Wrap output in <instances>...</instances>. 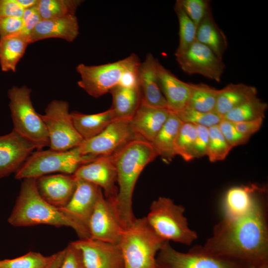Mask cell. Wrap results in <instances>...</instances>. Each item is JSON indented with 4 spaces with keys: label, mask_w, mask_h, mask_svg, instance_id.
Listing matches in <instances>:
<instances>
[{
    "label": "cell",
    "mask_w": 268,
    "mask_h": 268,
    "mask_svg": "<svg viewBox=\"0 0 268 268\" xmlns=\"http://www.w3.org/2000/svg\"><path fill=\"white\" fill-rule=\"evenodd\" d=\"M267 193L261 187L250 209L237 217L223 216L202 245L214 254L247 265L268 263Z\"/></svg>",
    "instance_id": "1"
},
{
    "label": "cell",
    "mask_w": 268,
    "mask_h": 268,
    "mask_svg": "<svg viewBox=\"0 0 268 268\" xmlns=\"http://www.w3.org/2000/svg\"><path fill=\"white\" fill-rule=\"evenodd\" d=\"M111 156L117 170L118 192L115 200L110 201L125 229L136 218L133 211L132 199L137 180L143 169L158 155L150 142L136 139Z\"/></svg>",
    "instance_id": "2"
},
{
    "label": "cell",
    "mask_w": 268,
    "mask_h": 268,
    "mask_svg": "<svg viewBox=\"0 0 268 268\" xmlns=\"http://www.w3.org/2000/svg\"><path fill=\"white\" fill-rule=\"evenodd\" d=\"M8 222L15 227L40 224L57 227H68L75 231L79 239L90 238L87 229L40 196L36 186L35 178L23 179L19 195Z\"/></svg>",
    "instance_id": "3"
},
{
    "label": "cell",
    "mask_w": 268,
    "mask_h": 268,
    "mask_svg": "<svg viewBox=\"0 0 268 268\" xmlns=\"http://www.w3.org/2000/svg\"><path fill=\"white\" fill-rule=\"evenodd\" d=\"M166 242L159 237L146 217L136 218L124 229L118 246L124 268H157V255Z\"/></svg>",
    "instance_id": "4"
},
{
    "label": "cell",
    "mask_w": 268,
    "mask_h": 268,
    "mask_svg": "<svg viewBox=\"0 0 268 268\" xmlns=\"http://www.w3.org/2000/svg\"><path fill=\"white\" fill-rule=\"evenodd\" d=\"M185 211L183 205L176 204L169 198L160 197L152 202L145 217L155 233L164 241L190 246L198 238V234L189 227Z\"/></svg>",
    "instance_id": "5"
},
{
    "label": "cell",
    "mask_w": 268,
    "mask_h": 268,
    "mask_svg": "<svg viewBox=\"0 0 268 268\" xmlns=\"http://www.w3.org/2000/svg\"><path fill=\"white\" fill-rule=\"evenodd\" d=\"M31 90L26 86H14L8 90L9 107L13 130L34 145L37 150L49 147L46 126L31 99Z\"/></svg>",
    "instance_id": "6"
},
{
    "label": "cell",
    "mask_w": 268,
    "mask_h": 268,
    "mask_svg": "<svg viewBox=\"0 0 268 268\" xmlns=\"http://www.w3.org/2000/svg\"><path fill=\"white\" fill-rule=\"evenodd\" d=\"M95 159L91 156L81 155L76 147L62 151L50 148L39 150L27 158L15 173V178L36 179L54 173L72 175L80 166Z\"/></svg>",
    "instance_id": "7"
},
{
    "label": "cell",
    "mask_w": 268,
    "mask_h": 268,
    "mask_svg": "<svg viewBox=\"0 0 268 268\" xmlns=\"http://www.w3.org/2000/svg\"><path fill=\"white\" fill-rule=\"evenodd\" d=\"M157 268H246L242 262L211 253L203 246L197 245L184 253L165 242L156 258Z\"/></svg>",
    "instance_id": "8"
},
{
    "label": "cell",
    "mask_w": 268,
    "mask_h": 268,
    "mask_svg": "<svg viewBox=\"0 0 268 268\" xmlns=\"http://www.w3.org/2000/svg\"><path fill=\"white\" fill-rule=\"evenodd\" d=\"M140 62L137 56L132 54L124 59L101 65L80 64L76 67L81 77L78 85L91 96L99 98L119 85L126 69Z\"/></svg>",
    "instance_id": "9"
},
{
    "label": "cell",
    "mask_w": 268,
    "mask_h": 268,
    "mask_svg": "<svg viewBox=\"0 0 268 268\" xmlns=\"http://www.w3.org/2000/svg\"><path fill=\"white\" fill-rule=\"evenodd\" d=\"M40 116L48 132L50 149L62 151L70 150L83 140L73 126L67 102L51 101L44 114Z\"/></svg>",
    "instance_id": "10"
},
{
    "label": "cell",
    "mask_w": 268,
    "mask_h": 268,
    "mask_svg": "<svg viewBox=\"0 0 268 268\" xmlns=\"http://www.w3.org/2000/svg\"><path fill=\"white\" fill-rule=\"evenodd\" d=\"M136 139L139 138L133 131L130 120L115 119L99 134L83 140L76 147L81 155L96 159L111 156Z\"/></svg>",
    "instance_id": "11"
},
{
    "label": "cell",
    "mask_w": 268,
    "mask_h": 268,
    "mask_svg": "<svg viewBox=\"0 0 268 268\" xmlns=\"http://www.w3.org/2000/svg\"><path fill=\"white\" fill-rule=\"evenodd\" d=\"M175 56L179 66L187 74L220 81L225 64L206 46L195 41L185 52Z\"/></svg>",
    "instance_id": "12"
},
{
    "label": "cell",
    "mask_w": 268,
    "mask_h": 268,
    "mask_svg": "<svg viewBox=\"0 0 268 268\" xmlns=\"http://www.w3.org/2000/svg\"><path fill=\"white\" fill-rule=\"evenodd\" d=\"M88 229L90 238L116 244H118L124 230L112 202L104 197L102 190L90 216Z\"/></svg>",
    "instance_id": "13"
},
{
    "label": "cell",
    "mask_w": 268,
    "mask_h": 268,
    "mask_svg": "<svg viewBox=\"0 0 268 268\" xmlns=\"http://www.w3.org/2000/svg\"><path fill=\"white\" fill-rule=\"evenodd\" d=\"M79 251L85 268H124L118 244L91 238L70 242Z\"/></svg>",
    "instance_id": "14"
},
{
    "label": "cell",
    "mask_w": 268,
    "mask_h": 268,
    "mask_svg": "<svg viewBox=\"0 0 268 268\" xmlns=\"http://www.w3.org/2000/svg\"><path fill=\"white\" fill-rule=\"evenodd\" d=\"M77 179L92 183L100 187L104 197L110 200H115L118 188L117 174L111 155L102 156L94 161L82 165L73 174Z\"/></svg>",
    "instance_id": "15"
},
{
    "label": "cell",
    "mask_w": 268,
    "mask_h": 268,
    "mask_svg": "<svg viewBox=\"0 0 268 268\" xmlns=\"http://www.w3.org/2000/svg\"><path fill=\"white\" fill-rule=\"evenodd\" d=\"M35 147L13 130L0 136V179L16 173Z\"/></svg>",
    "instance_id": "16"
},
{
    "label": "cell",
    "mask_w": 268,
    "mask_h": 268,
    "mask_svg": "<svg viewBox=\"0 0 268 268\" xmlns=\"http://www.w3.org/2000/svg\"><path fill=\"white\" fill-rule=\"evenodd\" d=\"M77 182L73 174H49L36 178V186L39 195L45 201L60 209L70 201Z\"/></svg>",
    "instance_id": "17"
},
{
    "label": "cell",
    "mask_w": 268,
    "mask_h": 268,
    "mask_svg": "<svg viewBox=\"0 0 268 268\" xmlns=\"http://www.w3.org/2000/svg\"><path fill=\"white\" fill-rule=\"evenodd\" d=\"M77 180V186L71 198L65 206L60 209L88 231L89 220L101 189L86 181Z\"/></svg>",
    "instance_id": "18"
},
{
    "label": "cell",
    "mask_w": 268,
    "mask_h": 268,
    "mask_svg": "<svg viewBox=\"0 0 268 268\" xmlns=\"http://www.w3.org/2000/svg\"><path fill=\"white\" fill-rule=\"evenodd\" d=\"M170 111L167 108L149 106L141 102L130 125L137 137L151 142L167 121Z\"/></svg>",
    "instance_id": "19"
},
{
    "label": "cell",
    "mask_w": 268,
    "mask_h": 268,
    "mask_svg": "<svg viewBox=\"0 0 268 268\" xmlns=\"http://www.w3.org/2000/svg\"><path fill=\"white\" fill-rule=\"evenodd\" d=\"M156 72L159 87L168 109L171 112L177 113L187 107L190 93L189 83L178 78L158 60Z\"/></svg>",
    "instance_id": "20"
},
{
    "label": "cell",
    "mask_w": 268,
    "mask_h": 268,
    "mask_svg": "<svg viewBox=\"0 0 268 268\" xmlns=\"http://www.w3.org/2000/svg\"><path fill=\"white\" fill-rule=\"evenodd\" d=\"M157 60L151 53H148L144 61L140 63L138 68V86L143 103L167 108L166 100L159 85L156 72Z\"/></svg>",
    "instance_id": "21"
},
{
    "label": "cell",
    "mask_w": 268,
    "mask_h": 268,
    "mask_svg": "<svg viewBox=\"0 0 268 268\" xmlns=\"http://www.w3.org/2000/svg\"><path fill=\"white\" fill-rule=\"evenodd\" d=\"M79 34V25L75 15L63 17L42 19L30 36L31 43L44 39L59 38L72 42Z\"/></svg>",
    "instance_id": "22"
},
{
    "label": "cell",
    "mask_w": 268,
    "mask_h": 268,
    "mask_svg": "<svg viewBox=\"0 0 268 268\" xmlns=\"http://www.w3.org/2000/svg\"><path fill=\"white\" fill-rule=\"evenodd\" d=\"M261 186L255 184L234 186L226 192L222 203L223 216L237 217L252 207Z\"/></svg>",
    "instance_id": "23"
},
{
    "label": "cell",
    "mask_w": 268,
    "mask_h": 268,
    "mask_svg": "<svg viewBox=\"0 0 268 268\" xmlns=\"http://www.w3.org/2000/svg\"><path fill=\"white\" fill-rule=\"evenodd\" d=\"M255 86L244 83H230L219 89L214 111L223 116L244 102L257 96Z\"/></svg>",
    "instance_id": "24"
},
{
    "label": "cell",
    "mask_w": 268,
    "mask_h": 268,
    "mask_svg": "<svg viewBox=\"0 0 268 268\" xmlns=\"http://www.w3.org/2000/svg\"><path fill=\"white\" fill-rule=\"evenodd\" d=\"M115 119L131 120L142 102L139 86L125 87L118 85L111 90Z\"/></svg>",
    "instance_id": "25"
},
{
    "label": "cell",
    "mask_w": 268,
    "mask_h": 268,
    "mask_svg": "<svg viewBox=\"0 0 268 268\" xmlns=\"http://www.w3.org/2000/svg\"><path fill=\"white\" fill-rule=\"evenodd\" d=\"M196 41L209 48L218 58L222 59L228 46L227 38L216 23L211 10L198 25Z\"/></svg>",
    "instance_id": "26"
},
{
    "label": "cell",
    "mask_w": 268,
    "mask_h": 268,
    "mask_svg": "<svg viewBox=\"0 0 268 268\" xmlns=\"http://www.w3.org/2000/svg\"><path fill=\"white\" fill-rule=\"evenodd\" d=\"M70 116L74 128L83 140L98 135L115 120L111 108L93 114L72 112Z\"/></svg>",
    "instance_id": "27"
},
{
    "label": "cell",
    "mask_w": 268,
    "mask_h": 268,
    "mask_svg": "<svg viewBox=\"0 0 268 268\" xmlns=\"http://www.w3.org/2000/svg\"><path fill=\"white\" fill-rule=\"evenodd\" d=\"M182 124L178 117L170 112L167 121L150 142L158 156L167 162L171 161L176 156L175 142Z\"/></svg>",
    "instance_id": "28"
},
{
    "label": "cell",
    "mask_w": 268,
    "mask_h": 268,
    "mask_svg": "<svg viewBox=\"0 0 268 268\" xmlns=\"http://www.w3.org/2000/svg\"><path fill=\"white\" fill-rule=\"evenodd\" d=\"M30 44L29 37L21 33L0 38V65L2 71L14 72L17 64Z\"/></svg>",
    "instance_id": "29"
},
{
    "label": "cell",
    "mask_w": 268,
    "mask_h": 268,
    "mask_svg": "<svg viewBox=\"0 0 268 268\" xmlns=\"http://www.w3.org/2000/svg\"><path fill=\"white\" fill-rule=\"evenodd\" d=\"M189 85L187 107L202 112H214L219 89L203 83H189Z\"/></svg>",
    "instance_id": "30"
},
{
    "label": "cell",
    "mask_w": 268,
    "mask_h": 268,
    "mask_svg": "<svg viewBox=\"0 0 268 268\" xmlns=\"http://www.w3.org/2000/svg\"><path fill=\"white\" fill-rule=\"evenodd\" d=\"M268 107V104L257 96L232 109L223 118L233 123L264 119Z\"/></svg>",
    "instance_id": "31"
},
{
    "label": "cell",
    "mask_w": 268,
    "mask_h": 268,
    "mask_svg": "<svg viewBox=\"0 0 268 268\" xmlns=\"http://www.w3.org/2000/svg\"><path fill=\"white\" fill-rule=\"evenodd\" d=\"M80 0H39L37 7L42 19H52L75 15Z\"/></svg>",
    "instance_id": "32"
},
{
    "label": "cell",
    "mask_w": 268,
    "mask_h": 268,
    "mask_svg": "<svg viewBox=\"0 0 268 268\" xmlns=\"http://www.w3.org/2000/svg\"><path fill=\"white\" fill-rule=\"evenodd\" d=\"M197 134L195 125L183 123L175 142L176 155H179L186 161L195 159L194 146Z\"/></svg>",
    "instance_id": "33"
},
{
    "label": "cell",
    "mask_w": 268,
    "mask_h": 268,
    "mask_svg": "<svg viewBox=\"0 0 268 268\" xmlns=\"http://www.w3.org/2000/svg\"><path fill=\"white\" fill-rule=\"evenodd\" d=\"M174 10L179 25V43L175 56L185 52L195 41L197 27L176 1Z\"/></svg>",
    "instance_id": "34"
},
{
    "label": "cell",
    "mask_w": 268,
    "mask_h": 268,
    "mask_svg": "<svg viewBox=\"0 0 268 268\" xmlns=\"http://www.w3.org/2000/svg\"><path fill=\"white\" fill-rule=\"evenodd\" d=\"M53 256L54 254L45 256L39 252L29 251L14 259L0 260V268H45Z\"/></svg>",
    "instance_id": "35"
},
{
    "label": "cell",
    "mask_w": 268,
    "mask_h": 268,
    "mask_svg": "<svg viewBox=\"0 0 268 268\" xmlns=\"http://www.w3.org/2000/svg\"><path fill=\"white\" fill-rule=\"evenodd\" d=\"M208 129L209 139L206 156L211 162L223 160L233 147L224 138L218 125Z\"/></svg>",
    "instance_id": "36"
},
{
    "label": "cell",
    "mask_w": 268,
    "mask_h": 268,
    "mask_svg": "<svg viewBox=\"0 0 268 268\" xmlns=\"http://www.w3.org/2000/svg\"><path fill=\"white\" fill-rule=\"evenodd\" d=\"M173 113V112H172ZM174 113L183 123H189L209 128L217 125L223 119L222 116L215 111L202 112L186 107Z\"/></svg>",
    "instance_id": "37"
},
{
    "label": "cell",
    "mask_w": 268,
    "mask_h": 268,
    "mask_svg": "<svg viewBox=\"0 0 268 268\" xmlns=\"http://www.w3.org/2000/svg\"><path fill=\"white\" fill-rule=\"evenodd\" d=\"M185 12L197 27L209 11L210 2L207 0H178Z\"/></svg>",
    "instance_id": "38"
},
{
    "label": "cell",
    "mask_w": 268,
    "mask_h": 268,
    "mask_svg": "<svg viewBox=\"0 0 268 268\" xmlns=\"http://www.w3.org/2000/svg\"><path fill=\"white\" fill-rule=\"evenodd\" d=\"M218 126L226 141L232 147L245 144L250 139L240 134L231 121L223 118Z\"/></svg>",
    "instance_id": "39"
},
{
    "label": "cell",
    "mask_w": 268,
    "mask_h": 268,
    "mask_svg": "<svg viewBox=\"0 0 268 268\" xmlns=\"http://www.w3.org/2000/svg\"><path fill=\"white\" fill-rule=\"evenodd\" d=\"M23 25L22 18L0 17V38L20 33Z\"/></svg>",
    "instance_id": "40"
},
{
    "label": "cell",
    "mask_w": 268,
    "mask_h": 268,
    "mask_svg": "<svg viewBox=\"0 0 268 268\" xmlns=\"http://www.w3.org/2000/svg\"><path fill=\"white\" fill-rule=\"evenodd\" d=\"M23 22L21 33L28 36H30L36 25L42 20L39 10L36 6L25 9L22 17Z\"/></svg>",
    "instance_id": "41"
},
{
    "label": "cell",
    "mask_w": 268,
    "mask_h": 268,
    "mask_svg": "<svg viewBox=\"0 0 268 268\" xmlns=\"http://www.w3.org/2000/svg\"><path fill=\"white\" fill-rule=\"evenodd\" d=\"M65 250L64 258L60 268H85L78 249L69 243Z\"/></svg>",
    "instance_id": "42"
},
{
    "label": "cell",
    "mask_w": 268,
    "mask_h": 268,
    "mask_svg": "<svg viewBox=\"0 0 268 268\" xmlns=\"http://www.w3.org/2000/svg\"><path fill=\"white\" fill-rule=\"evenodd\" d=\"M197 131V136L195 142V158L206 156L208 144L209 134L207 127L196 125Z\"/></svg>",
    "instance_id": "43"
},
{
    "label": "cell",
    "mask_w": 268,
    "mask_h": 268,
    "mask_svg": "<svg viewBox=\"0 0 268 268\" xmlns=\"http://www.w3.org/2000/svg\"><path fill=\"white\" fill-rule=\"evenodd\" d=\"M24 10L16 0H0V17L22 18Z\"/></svg>",
    "instance_id": "44"
},
{
    "label": "cell",
    "mask_w": 268,
    "mask_h": 268,
    "mask_svg": "<svg viewBox=\"0 0 268 268\" xmlns=\"http://www.w3.org/2000/svg\"><path fill=\"white\" fill-rule=\"evenodd\" d=\"M264 119L233 123L237 130L242 134L249 138L261 128Z\"/></svg>",
    "instance_id": "45"
},
{
    "label": "cell",
    "mask_w": 268,
    "mask_h": 268,
    "mask_svg": "<svg viewBox=\"0 0 268 268\" xmlns=\"http://www.w3.org/2000/svg\"><path fill=\"white\" fill-rule=\"evenodd\" d=\"M65 253V249L54 254V256L50 263L45 268H60L62 263Z\"/></svg>",
    "instance_id": "46"
},
{
    "label": "cell",
    "mask_w": 268,
    "mask_h": 268,
    "mask_svg": "<svg viewBox=\"0 0 268 268\" xmlns=\"http://www.w3.org/2000/svg\"><path fill=\"white\" fill-rule=\"evenodd\" d=\"M16 1L25 9L36 6L39 0H16Z\"/></svg>",
    "instance_id": "47"
},
{
    "label": "cell",
    "mask_w": 268,
    "mask_h": 268,
    "mask_svg": "<svg viewBox=\"0 0 268 268\" xmlns=\"http://www.w3.org/2000/svg\"><path fill=\"white\" fill-rule=\"evenodd\" d=\"M259 268H268V263H266L260 265L259 266Z\"/></svg>",
    "instance_id": "48"
},
{
    "label": "cell",
    "mask_w": 268,
    "mask_h": 268,
    "mask_svg": "<svg viewBox=\"0 0 268 268\" xmlns=\"http://www.w3.org/2000/svg\"><path fill=\"white\" fill-rule=\"evenodd\" d=\"M246 268H259V266L255 265H248Z\"/></svg>",
    "instance_id": "49"
}]
</instances>
